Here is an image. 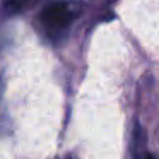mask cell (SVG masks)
I'll list each match as a JSON object with an SVG mask.
<instances>
[{"mask_svg":"<svg viewBox=\"0 0 159 159\" xmlns=\"http://www.w3.org/2000/svg\"><path fill=\"white\" fill-rule=\"evenodd\" d=\"M75 17V12L70 9L69 4L65 2H55L52 5H46L39 14V21L46 28V31L58 33L69 28L70 22Z\"/></svg>","mask_w":159,"mask_h":159,"instance_id":"6da1fadb","label":"cell"},{"mask_svg":"<svg viewBox=\"0 0 159 159\" xmlns=\"http://www.w3.org/2000/svg\"><path fill=\"white\" fill-rule=\"evenodd\" d=\"M34 2H38V0H5V9H7L9 12H22L26 11L28 7H31Z\"/></svg>","mask_w":159,"mask_h":159,"instance_id":"7a4b0ae2","label":"cell"},{"mask_svg":"<svg viewBox=\"0 0 159 159\" xmlns=\"http://www.w3.org/2000/svg\"><path fill=\"white\" fill-rule=\"evenodd\" d=\"M142 159H157V157H156V156H152V154H147V152H145V156H144Z\"/></svg>","mask_w":159,"mask_h":159,"instance_id":"3957f363","label":"cell"}]
</instances>
